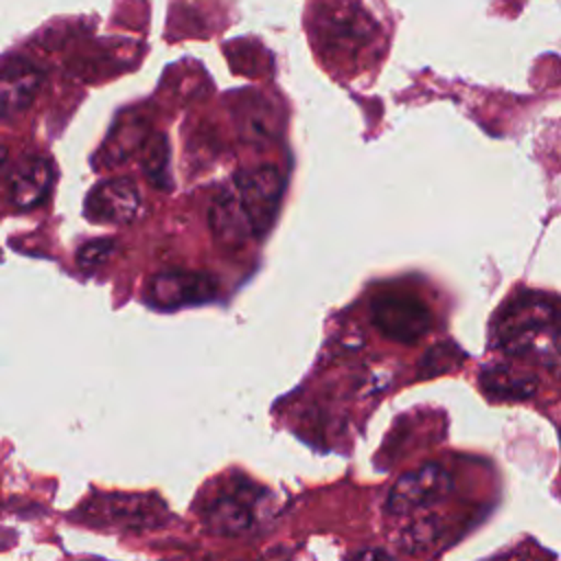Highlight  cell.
Masks as SVG:
<instances>
[{
	"label": "cell",
	"instance_id": "6da1fadb",
	"mask_svg": "<svg viewBox=\"0 0 561 561\" xmlns=\"http://www.w3.org/2000/svg\"><path fill=\"white\" fill-rule=\"evenodd\" d=\"M493 344L508 357L561 377V309L533 294L513 298L493 322Z\"/></svg>",
	"mask_w": 561,
	"mask_h": 561
},
{
	"label": "cell",
	"instance_id": "7a4b0ae2",
	"mask_svg": "<svg viewBox=\"0 0 561 561\" xmlns=\"http://www.w3.org/2000/svg\"><path fill=\"white\" fill-rule=\"evenodd\" d=\"M370 322L394 342L416 344L430 331L432 313L416 296L386 291L370 300Z\"/></svg>",
	"mask_w": 561,
	"mask_h": 561
},
{
	"label": "cell",
	"instance_id": "3957f363",
	"mask_svg": "<svg viewBox=\"0 0 561 561\" xmlns=\"http://www.w3.org/2000/svg\"><path fill=\"white\" fill-rule=\"evenodd\" d=\"M454 489L451 473L436 465L427 462L414 471L403 473L390 489L386 500V511L390 515H408L419 508H427L445 500Z\"/></svg>",
	"mask_w": 561,
	"mask_h": 561
},
{
	"label": "cell",
	"instance_id": "277c9868",
	"mask_svg": "<svg viewBox=\"0 0 561 561\" xmlns=\"http://www.w3.org/2000/svg\"><path fill=\"white\" fill-rule=\"evenodd\" d=\"M283 173L272 167H256L234 178L237 195L252 221L254 237H263L276 219L283 197Z\"/></svg>",
	"mask_w": 561,
	"mask_h": 561
},
{
	"label": "cell",
	"instance_id": "5b68a950",
	"mask_svg": "<svg viewBox=\"0 0 561 561\" xmlns=\"http://www.w3.org/2000/svg\"><path fill=\"white\" fill-rule=\"evenodd\" d=\"M217 283L202 272H162L153 276L145 289V300L156 309H180L213 300Z\"/></svg>",
	"mask_w": 561,
	"mask_h": 561
},
{
	"label": "cell",
	"instance_id": "8992f818",
	"mask_svg": "<svg viewBox=\"0 0 561 561\" xmlns=\"http://www.w3.org/2000/svg\"><path fill=\"white\" fill-rule=\"evenodd\" d=\"M140 193L127 178L99 182L85 197V217L96 224H127L136 219Z\"/></svg>",
	"mask_w": 561,
	"mask_h": 561
},
{
	"label": "cell",
	"instance_id": "52a82bcc",
	"mask_svg": "<svg viewBox=\"0 0 561 561\" xmlns=\"http://www.w3.org/2000/svg\"><path fill=\"white\" fill-rule=\"evenodd\" d=\"M50 184H53L50 162L39 156H28V158H22L13 167V171L7 173V197L15 208L28 210L46 199Z\"/></svg>",
	"mask_w": 561,
	"mask_h": 561
},
{
	"label": "cell",
	"instance_id": "ba28073f",
	"mask_svg": "<svg viewBox=\"0 0 561 561\" xmlns=\"http://www.w3.org/2000/svg\"><path fill=\"white\" fill-rule=\"evenodd\" d=\"M208 221H210L213 237L224 245L237 248L254 237L252 221L237 193L217 195L215 202L210 204Z\"/></svg>",
	"mask_w": 561,
	"mask_h": 561
},
{
	"label": "cell",
	"instance_id": "9c48e42d",
	"mask_svg": "<svg viewBox=\"0 0 561 561\" xmlns=\"http://www.w3.org/2000/svg\"><path fill=\"white\" fill-rule=\"evenodd\" d=\"M480 386L491 399L500 401H522L537 392L539 379L526 368H515L508 364L486 366L480 373Z\"/></svg>",
	"mask_w": 561,
	"mask_h": 561
},
{
	"label": "cell",
	"instance_id": "30bf717a",
	"mask_svg": "<svg viewBox=\"0 0 561 561\" xmlns=\"http://www.w3.org/2000/svg\"><path fill=\"white\" fill-rule=\"evenodd\" d=\"M202 522L206 530L221 537H239L250 530L254 522L252 506L232 493L217 495L204 511Z\"/></svg>",
	"mask_w": 561,
	"mask_h": 561
},
{
	"label": "cell",
	"instance_id": "8fae6325",
	"mask_svg": "<svg viewBox=\"0 0 561 561\" xmlns=\"http://www.w3.org/2000/svg\"><path fill=\"white\" fill-rule=\"evenodd\" d=\"M42 83V75L35 66L26 61L7 64L2 77V114L9 118L13 112L24 110L35 96Z\"/></svg>",
	"mask_w": 561,
	"mask_h": 561
},
{
	"label": "cell",
	"instance_id": "7c38bea8",
	"mask_svg": "<svg viewBox=\"0 0 561 561\" xmlns=\"http://www.w3.org/2000/svg\"><path fill=\"white\" fill-rule=\"evenodd\" d=\"M142 171L158 188H169V147L164 136H151L142 147Z\"/></svg>",
	"mask_w": 561,
	"mask_h": 561
},
{
	"label": "cell",
	"instance_id": "4fadbf2b",
	"mask_svg": "<svg viewBox=\"0 0 561 561\" xmlns=\"http://www.w3.org/2000/svg\"><path fill=\"white\" fill-rule=\"evenodd\" d=\"M114 250V241L112 239H94L88 241L79 252H77V263L81 270H94L101 263L107 261V256Z\"/></svg>",
	"mask_w": 561,
	"mask_h": 561
}]
</instances>
